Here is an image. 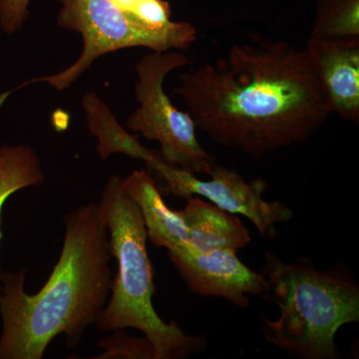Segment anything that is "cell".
<instances>
[{
    "instance_id": "6da1fadb",
    "label": "cell",
    "mask_w": 359,
    "mask_h": 359,
    "mask_svg": "<svg viewBox=\"0 0 359 359\" xmlns=\"http://www.w3.org/2000/svg\"><path fill=\"white\" fill-rule=\"evenodd\" d=\"M174 92L197 129L257 159L308 141L332 114L306 47L283 40L233 44L182 73Z\"/></svg>"
},
{
    "instance_id": "7a4b0ae2",
    "label": "cell",
    "mask_w": 359,
    "mask_h": 359,
    "mask_svg": "<svg viewBox=\"0 0 359 359\" xmlns=\"http://www.w3.org/2000/svg\"><path fill=\"white\" fill-rule=\"evenodd\" d=\"M110 257L100 205L89 203L66 218L60 257L37 294L25 292V269L0 271V359L42 358L59 334L77 344L105 308L113 283Z\"/></svg>"
},
{
    "instance_id": "3957f363",
    "label": "cell",
    "mask_w": 359,
    "mask_h": 359,
    "mask_svg": "<svg viewBox=\"0 0 359 359\" xmlns=\"http://www.w3.org/2000/svg\"><path fill=\"white\" fill-rule=\"evenodd\" d=\"M99 205L109 231L111 256L117 259L118 273L110 301L97 318V327L102 332L127 327L140 330L153 344L155 359L186 358L204 351V337L186 334L175 321L165 323L156 313L152 304L156 287L146 245L147 231L122 178L113 176L108 180Z\"/></svg>"
},
{
    "instance_id": "277c9868",
    "label": "cell",
    "mask_w": 359,
    "mask_h": 359,
    "mask_svg": "<svg viewBox=\"0 0 359 359\" xmlns=\"http://www.w3.org/2000/svg\"><path fill=\"white\" fill-rule=\"evenodd\" d=\"M263 273L268 299L273 297L280 311L278 320H264V339L302 359L339 358L335 334L359 321L358 285L308 263H285L271 252L266 254Z\"/></svg>"
},
{
    "instance_id": "5b68a950",
    "label": "cell",
    "mask_w": 359,
    "mask_h": 359,
    "mask_svg": "<svg viewBox=\"0 0 359 359\" xmlns=\"http://www.w3.org/2000/svg\"><path fill=\"white\" fill-rule=\"evenodd\" d=\"M59 26L79 33L83 48L69 67L55 74L32 78L0 95V106L11 94L35 83H45L63 91L91 67L94 61L110 52L145 47L155 52L183 51L197 41L195 26L185 22L179 29L156 32L135 22L110 0H58Z\"/></svg>"
},
{
    "instance_id": "8992f818",
    "label": "cell",
    "mask_w": 359,
    "mask_h": 359,
    "mask_svg": "<svg viewBox=\"0 0 359 359\" xmlns=\"http://www.w3.org/2000/svg\"><path fill=\"white\" fill-rule=\"evenodd\" d=\"M190 62L178 50L153 51L143 56L136 65L135 95L139 106L127 118L126 125L132 132L158 142L160 155L170 166L207 175L216 160L198 140L192 116L178 109L164 89L168 75Z\"/></svg>"
},
{
    "instance_id": "52a82bcc",
    "label": "cell",
    "mask_w": 359,
    "mask_h": 359,
    "mask_svg": "<svg viewBox=\"0 0 359 359\" xmlns=\"http://www.w3.org/2000/svg\"><path fill=\"white\" fill-rule=\"evenodd\" d=\"M157 175L164 181L165 193L184 199L202 196L222 210L250 219L264 238H273L276 224L287 223L294 218V211L285 203L264 199L268 185L263 179L247 182L235 170L221 165L211 168L208 180L168 164L161 168Z\"/></svg>"
},
{
    "instance_id": "ba28073f",
    "label": "cell",
    "mask_w": 359,
    "mask_h": 359,
    "mask_svg": "<svg viewBox=\"0 0 359 359\" xmlns=\"http://www.w3.org/2000/svg\"><path fill=\"white\" fill-rule=\"evenodd\" d=\"M168 254L194 294L222 297L240 309L250 306V295L269 297L266 276L243 264L237 252H202L189 243H182L170 248Z\"/></svg>"
},
{
    "instance_id": "9c48e42d",
    "label": "cell",
    "mask_w": 359,
    "mask_h": 359,
    "mask_svg": "<svg viewBox=\"0 0 359 359\" xmlns=\"http://www.w3.org/2000/svg\"><path fill=\"white\" fill-rule=\"evenodd\" d=\"M306 48L332 114L358 124L359 37H311Z\"/></svg>"
},
{
    "instance_id": "30bf717a",
    "label": "cell",
    "mask_w": 359,
    "mask_h": 359,
    "mask_svg": "<svg viewBox=\"0 0 359 359\" xmlns=\"http://www.w3.org/2000/svg\"><path fill=\"white\" fill-rule=\"evenodd\" d=\"M177 212L188 231L189 244L202 252H238L252 240L249 231L237 216L197 196L187 198L186 207Z\"/></svg>"
},
{
    "instance_id": "8fae6325",
    "label": "cell",
    "mask_w": 359,
    "mask_h": 359,
    "mask_svg": "<svg viewBox=\"0 0 359 359\" xmlns=\"http://www.w3.org/2000/svg\"><path fill=\"white\" fill-rule=\"evenodd\" d=\"M123 185L140 210L147 237L156 247L170 248L188 242V231L177 211L165 204L159 188L148 172L137 170Z\"/></svg>"
},
{
    "instance_id": "7c38bea8",
    "label": "cell",
    "mask_w": 359,
    "mask_h": 359,
    "mask_svg": "<svg viewBox=\"0 0 359 359\" xmlns=\"http://www.w3.org/2000/svg\"><path fill=\"white\" fill-rule=\"evenodd\" d=\"M89 133L96 137L97 151L103 160L111 155L125 154L143 160L153 170L163 162L159 152L144 147L136 136L126 131L116 119L112 111L95 92H88L82 98Z\"/></svg>"
},
{
    "instance_id": "4fadbf2b",
    "label": "cell",
    "mask_w": 359,
    "mask_h": 359,
    "mask_svg": "<svg viewBox=\"0 0 359 359\" xmlns=\"http://www.w3.org/2000/svg\"><path fill=\"white\" fill-rule=\"evenodd\" d=\"M44 174L39 155L25 145L0 146V221L6 201L27 187L40 185ZM2 233L0 231V241Z\"/></svg>"
},
{
    "instance_id": "5bb4252c",
    "label": "cell",
    "mask_w": 359,
    "mask_h": 359,
    "mask_svg": "<svg viewBox=\"0 0 359 359\" xmlns=\"http://www.w3.org/2000/svg\"><path fill=\"white\" fill-rule=\"evenodd\" d=\"M311 37H359V0H318Z\"/></svg>"
},
{
    "instance_id": "9a60e30c",
    "label": "cell",
    "mask_w": 359,
    "mask_h": 359,
    "mask_svg": "<svg viewBox=\"0 0 359 359\" xmlns=\"http://www.w3.org/2000/svg\"><path fill=\"white\" fill-rule=\"evenodd\" d=\"M135 22L156 32L179 29L185 21L172 20L171 8L165 0H110Z\"/></svg>"
},
{
    "instance_id": "2e32d148",
    "label": "cell",
    "mask_w": 359,
    "mask_h": 359,
    "mask_svg": "<svg viewBox=\"0 0 359 359\" xmlns=\"http://www.w3.org/2000/svg\"><path fill=\"white\" fill-rule=\"evenodd\" d=\"M104 353L95 358L155 359V349L147 337H128L124 332L99 342Z\"/></svg>"
},
{
    "instance_id": "e0dca14e",
    "label": "cell",
    "mask_w": 359,
    "mask_h": 359,
    "mask_svg": "<svg viewBox=\"0 0 359 359\" xmlns=\"http://www.w3.org/2000/svg\"><path fill=\"white\" fill-rule=\"evenodd\" d=\"M30 0H0V27L13 34L21 29L28 18Z\"/></svg>"
},
{
    "instance_id": "ac0fdd59",
    "label": "cell",
    "mask_w": 359,
    "mask_h": 359,
    "mask_svg": "<svg viewBox=\"0 0 359 359\" xmlns=\"http://www.w3.org/2000/svg\"><path fill=\"white\" fill-rule=\"evenodd\" d=\"M2 30L1 27H0V39H1Z\"/></svg>"
}]
</instances>
